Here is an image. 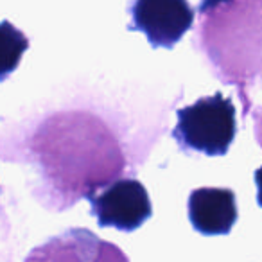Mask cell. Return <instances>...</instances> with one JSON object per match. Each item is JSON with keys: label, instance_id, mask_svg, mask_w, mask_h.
<instances>
[{"label": "cell", "instance_id": "1", "mask_svg": "<svg viewBox=\"0 0 262 262\" xmlns=\"http://www.w3.org/2000/svg\"><path fill=\"white\" fill-rule=\"evenodd\" d=\"M198 49L223 83L237 86L248 117V90L262 79V0H232L203 13Z\"/></svg>", "mask_w": 262, "mask_h": 262}, {"label": "cell", "instance_id": "2", "mask_svg": "<svg viewBox=\"0 0 262 262\" xmlns=\"http://www.w3.org/2000/svg\"><path fill=\"white\" fill-rule=\"evenodd\" d=\"M237 135L235 106L223 94L201 97L176 113L172 137L183 151L223 157Z\"/></svg>", "mask_w": 262, "mask_h": 262}, {"label": "cell", "instance_id": "3", "mask_svg": "<svg viewBox=\"0 0 262 262\" xmlns=\"http://www.w3.org/2000/svg\"><path fill=\"white\" fill-rule=\"evenodd\" d=\"M129 15V29L146 34L155 49H172L194 22L189 0H131Z\"/></svg>", "mask_w": 262, "mask_h": 262}, {"label": "cell", "instance_id": "4", "mask_svg": "<svg viewBox=\"0 0 262 262\" xmlns=\"http://www.w3.org/2000/svg\"><path fill=\"white\" fill-rule=\"evenodd\" d=\"M90 205L99 226L122 232H135L153 214L146 187L133 178L117 180L101 192L92 194Z\"/></svg>", "mask_w": 262, "mask_h": 262}, {"label": "cell", "instance_id": "5", "mask_svg": "<svg viewBox=\"0 0 262 262\" xmlns=\"http://www.w3.org/2000/svg\"><path fill=\"white\" fill-rule=\"evenodd\" d=\"M24 262H129L117 244L86 228H70L36 246Z\"/></svg>", "mask_w": 262, "mask_h": 262}, {"label": "cell", "instance_id": "6", "mask_svg": "<svg viewBox=\"0 0 262 262\" xmlns=\"http://www.w3.org/2000/svg\"><path fill=\"white\" fill-rule=\"evenodd\" d=\"M237 200L230 189L201 187L189 196V219L203 235H226L237 221Z\"/></svg>", "mask_w": 262, "mask_h": 262}, {"label": "cell", "instance_id": "7", "mask_svg": "<svg viewBox=\"0 0 262 262\" xmlns=\"http://www.w3.org/2000/svg\"><path fill=\"white\" fill-rule=\"evenodd\" d=\"M29 49V38L9 20L0 22V81L8 79L22 61Z\"/></svg>", "mask_w": 262, "mask_h": 262}, {"label": "cell", "instance_id": "8", "mask_svg": "<svg viewBox=\"0 0 262 262\" xmlns=\"http://www.w3.org/2000/svg\"><path fill=\"white\" fill-rule=\"evenodd\" d=\"M228 2H232V0H201L200 2V13L203 15V13H208V11H212V9L219 8V6L228 4Z\"/></svg>", "mask_w": 262, "mask_h": 262}, {"label": "cell", "instance_id": "9", "mask_svg": "<svg viewBox=\"0 0 262 262\" xmlns=\"http://www.w3.org/2000/svg\"><path fill=\"white\" fill-rule=\"evenodd\" d=\"M255 137H257L258 144L262 147V108L255 112Z\"/></svg>", "mask_w": 262, "mask_h": 262}, {"label": "cell", "instance_id": "10", "mask_svg": "<svg viewBox=\"0 0 262 262\" xmlns=\"http://www.w3.org/2000/svg\"><path fill=\"white\" fill-rule=\"evenodd\" d=\"M255 185H257V203L262 207V167L255 171Z\"/></svg>", "mask_w": 262, "mask_h": 262}]
</instances>
